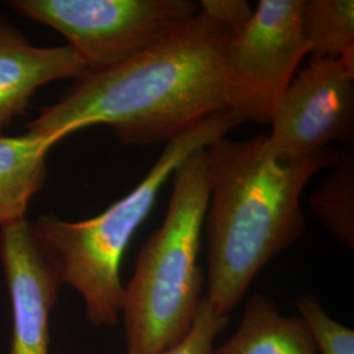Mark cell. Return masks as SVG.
Instances as JSON below:
<instances>
[{
	"label": "cell",
	"instance_id": "ba28073f",
	"mask_svg": "<svg viewBox=\"0 0 354 354\" xmlns=\"http://www.w3.org/2000/svg\"><path fill=\"white\" fill-rule=\"evenodd\" d=\"M0 260L12 304L10 354H49V315L64 285L59 268L26 219L0 226Z\"/></svg>",
	"mask_w": 354,
	"mask_h": 354
},
{
	"label": "cell",
	"instance_id": "8992f818",
	"mask_svg": "<svg viewBox=\"0 0 354 354\" xmlns=\"http://www.w3.org/2000/svg\"><path fill=\"white\" fill-rule=\"evenodd\" d=\"M304 0H260L225 48L227 109L243 122L270 124L283 91L308 54Z\"/></svg>",
	"mask_w": 354,
	"mask_h": 354
},
{
	"label": "cell",
	"instance_id": "30bf717a",
	"mask_svg": "<svg viewBox=\"0 0 354 354\" xmlns=\"http://www.w3.org/2000/svg\"><path fill=\"white\" fill-rule=\"evenodd\" d=\"M212 354H319L314 336L299 315L285 317L277 304L252 295L235 333Z\"/></svg>",
	"mask_w": 354,
	"mask_h": 354
},
{
	"label": "cell",
	"instance_id": "5b68a950",
	"mask_svg": "<svg viewBox=\"0 0 354 354\" xmlns=\"http://www.w3.org/2000/svg\"><path fill=\"white\" fill-rule=\"evenodd\" d=\"M10 7L59 32L88 71L140 55L200 12V4L190 0H12Z\"/></svg>",
	"mask_w": 354,
	"mask_h": 354
},
{
	"label": "cell",
	"instance_id": "5bb4252c",
	"mask_svg": "<svg viewBox=\"0 0 354 354\" xmlns=\"http://www.w3.org/2000/svg\"><path fill=\"white\" fill-rule=\"evenodd\" d=\"M299 317L311 330L319 354H354V330L328 315L313 294L298 298Z\"/></svg>",
	"mask_w": 354,
	"mask_h": 354
},
{
	"label": "cell",
	"instance_id": "8fae6325",
	"mask_svg": "<svg viewBox=\"0 0 354 354\" xmlns=\"http://www.w3.org/2000/svg\"><path fill=\"white\" fill-rule=\"evenodd\" d=\"M58 142L30 131L0 133V226L26 219L29 203L46 183L48 152Z\"/></svg>",
	"mask_w": 354,
	"mask_h": 354
},
{
	"label": "cell",
	"instance_id": "4fadbf2b",
	"mask_svg": "<svg viewBox=\"0 0 354 354\" xmlns=\"http://www.w3.org/2000/svg\"><path fill=\"white\" fill-rule=\"evenodd\" d=\"M333 167V172L311 194L308 203L323 227L344 245L353 250V159L349 155H344Z\"/></svg>",
	"mask_w": 354,
	"mask_h": 354
},
{
	"label": "cell",
	"instance_id": "277c9868",
	"mask_svg": "<svg viewBox=\"0 0 354 354\" xmlns=\"http://www.w3.org/2000/svg\"><path fill=\"white\" fill-rule=\"evenodd\" d=\"M241 124L239 115L222 111L169 140L140 184L102 214L80 222L45 214L32 223L38 239L59 268L64 285L82 295L92 326H114L121 317V261L165 181L192 153L226 137Z\"/></svg>",
	"mask_w": 354,
	"mask_h": 354
},
{
	"label": "cell",
	"instance_id": "52a82bcc",
	"mask_svg": "<svg viewBox=\"0 0 354 354\" xmlns=\"http://www.w3.org/2000/svg\"><path fill=\"white\" fill-rule=\"evenodd\" d=\"M266 136L279 162L304 160L349 143L354 130V70L342 59L311 57L291 79L272 115Z\"/></svg>",
	"mask_w": 354,
	"mask_h": 354
},
{
	"label": "cell",
	"instance_id": "7c38bea8",
	"mask_svg": "<svg viewBox=\"0 0 354 354\" xmlns=\"http://www.w3.org/2000/svg\"><path fill=\"white\" fill-rule=\"evenodd\" d=\"M304 30L311 57L342 59L354 70L353 0H304Z\"/></svg>",
	"mask_w": 354,
	"mask_h": 354
},
{
	"label": "cell",
	"instance_id": "7a4b0ae2",
	"mask_svg": "<svg viewBox=\"0 0 354 354\" xmlns=\"http://www.w3.org/2000/svg\"><path fill=\"white\" fill-rule=\"evenodd\" d=\"M340 155L329 147L304 160L279 162L266 136L215 140L206 147L209 203L207 304L228 317L259 272L306 231L302 193L317 172Z\"/></svg>",
	"mask_w": 354,
	"mask_h": 354
},
{
	"label": "cell",
	"instance_id": "6da1fadb",
	"mask_svg": "<svg viewBox=\"0 0 354 354\" xmlns=\"http://www.w3.org/2000/svg\"><path fill=\"white\" fill-rule=\"evenodd\" d=\"M228 36L200 10L189 24L149 50L77 77L58 102L26 124V131L62 140L82 129L106 125L127 146L168 143L228 111Z\"/></svg>",
	"mask_w": 354,
	"mask_h": 354
},
{
	"label": "cell",
	"instance_id": "3957f363",
	"mask_svg": "<svg viewBox=\"0 0 354 354\" xmlns=\"http://www.w3.org/2000/svg\"><path fill=\"white\" fill-rule=\"evenodd\" d=\"M172 176L165 221L143 244L124 286L127 354H162L177 345L203 299L198 254L209 203L206 149L192 153Z\"/></svg>",
	"mask_w": 354,
	"mask_h": 354
},
{
	"label": "cell",
	"instance_id": "9c48e42d",
	"mask_svg": "<svg viewBox=\"0 0 354 354\" xmlns=\"http://www.w3.org/2000/svg\"><path fill=\"white\" fill-rule=\"evenodd\" d=\"M87 66L68 45L41 48L0 17V133L26 113L39 87L87 73Z\"/></svg>",
	"mask_w": 354,
	"mask_h": 354
},
{
	"label": "cell",
	"instance_id": "9a60e30c",
	"mask_svg": "<svg viewBox=\"0 0 354 354\" xmlns=\"http://www.w3.org/2000/svg\"><path fill=\"white\" fill-rule=\"evenodd\" d=\"M228 317H221L203 295L188 335L162 354H212L216 336L225 329Z\"/></svg>",
	"mask_w": 354,
	"mask_h": 354
},
{
	"label": "cell",
	"instance_id": "2e32d148",
	"mask_svg": "<svg viewBox=\"0 0 354 354\" xmlns=\"http://www.w3.org/2000/svg\"><path fill=\"white\" fill-rule=\"evenodd\" d=\"M200 10L225 26L230 33L244 26L253 13L251 4L243 0H203Z\"/></svg>",
	"mask_w": 354,
	"mask_h": 354
}]
</instances>
